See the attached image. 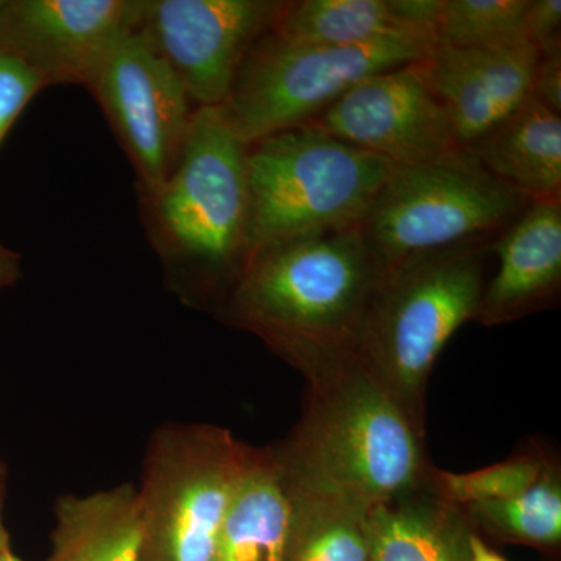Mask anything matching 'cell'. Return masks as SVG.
<instances>
[{
	"label": "cell",
	"mask_w": 561,
	"mask_h": 561,
	"mask_svg": "<svg viewBox=\"0 0 561 561\" xmlns=\"http://www.w3.org/2000/svg\"><path fill=\"white\" fill-rule=\"evenodd\" d=\"M305 379L301 419L273 445L291 489L368 512L430 483L424 423L357 354Z\"/></svg>",
	"instance_id": "1"
},
{
	"label": "cell",
	"mask_w": 561,
	"mask_h": 561,
	"mask_svg": "<svg viewBox=\"0 0 561 561\" xmlns=\"http://www.w3.org/2000/svg\"><path fill=\"white\" fill-rule=\"evenodd\" d=\"M382 272L359 227L265 243L214 316L308 376L357 354Z\"/></svg>",
	"instance_id": "2"
},
{
	"label": "cell",
	"mask_w": 561,
	"mask_h": 561,
	"mask_svg": "<svg viewBox=\"0 0 561 561\" xmlns=\"http://www.w3.org/2000/svg\"><path fill=\"white\" fill-rule=\"evenodd\" d=\"M139 201L169 290L219 311L251 256V202L247 144L217 106L195 108L171 175Z\"/></svg>",
	"instance_id": "3"
},
{
	"label": "cell",
	"mask_w": 561,
	"mask_h": 561,
	"mask_svg": "<svg viewBox=\"0 0 561 561\" xmlns=\"http://www.w3.org/2000/svg\"><path fill=\"white\" fill-rule=\"evenodd\" d=\"M490 253L478 243L421 254L383 271L373 294L357 356L421 423L435 360L478 312Z\"/></svg>",
	"instance_id": "4"
},
{
	"label": "cell",
	"mask_w": 561,
	"mask_h": 561,
	"mask_svg": "<svg viewBox=\"0 0 561 561\" xmlns=\"http://www.w3.org/2000/svg\"><path fill=\"white\" fill-rule=\"evenodd\" d=\"M393 168L308 124L250 144L251 251L359 227Z\"/></svg>",
	"instance_id": "5"
},
{
	"label": "cell",
	"mask_w": 561,
	"mask_h": 561,
	"mask_svg": "<svg viewBox=\"0 0 561 561\" xmlns=\"http://www.w3.org/2000/svg\"><path fill=\"white\" fill-rule=\"evenodd\" d=\"M437 38L421 33L357 46H317L265 33L247 54L227 101L217 108L243 144L316 119L362 80L426 60Z\"/></svg>",
	"instance_id": "6"
},
{
	"label": "cell",
	"mask_w": 561,
	"mask_h": 561,
	"mask_svg": "<svg viewBox=\"0 0 561 561\" xmlns=\"http://www.w3.org/2000/svg\"><path fill=\"white\" fill-rule=\"evenodd\" d=\"M530 202L459 151L394 165L359 230L387 271L421 254L491 243Z\"/></svg>",
	"instance_id": "7"
},
{
	"label": "cell",
	"mask_w": 561,
	"mask_h": 561,
	"mask_svg": "<svg viewBox=\"0 0 561 561\" xmlns=\"http://www.w3.org/2000/svg\"><path fill=\"white\" fill-rule=\"evenodd\" d=\"M249 446L210 424L171 423L153 432L136 491L140 561H214Z\"/></svg>",
	"instance_id": "8"
},
{
	"label": "cell",
	"mask_w": 561,
	"mask_h": 561,
	"mask_svg": "<svg viewBox=\"0 0 561 561\" xmlns=\"http://www.w3.org/2000/svg\"><path fill=\"white\" fill-rule=\"evenodd\" d=\"M87 90L135 169L139 197L160 190L179 161L197 108L171 66L136 28L114 44Z\"/></svg>",
	"instance_id": "9"
},
{
	"label": "cell",
	"mask_w": 561,
	"mask_h": 561,
	"mask_svg": "<svg viewBox=\"0 0 561 561\" xmlns=\"http://www.w3.org/2000/svg\"><path fill=\"white\" fill-rule=\"evenodd\" d=\"M284 5L283 0H140L138 31L171 66L192 103L216 108Z\"/></svg>",
	"instance_id": "10"
},
{
	"label": "cell",
	"mask_w": 561,
	"mask_h": 561,
	"mask_svg": "<svg viewBox=\"0 0 561 561\" xmlns=\"http://www.w3.org/2000/svg\"><path fill=\"white\" fill-rule=\"evenodd\" d=\"M423 61L362 80L308 125L394 165L459 153L453 122L432 90Z\"/></svg>",
	"instance_id": "11"
},
{
	"label": "cell",
	"mask_w": 561,
	"mask_h": 561,
	"mask_svg": "<svg viewBox=\"0 0 561 561\" xmlns=\"http://www.w3.org/2000/svg\"><path fill=\"white\" fill-rule=\"evenodd\" d=\"M140 0H5L0 51L35 70L47 88H87L114 44L139 24Z\"/></svg>",
	"instance_id": "12"
},
{
	"label": "cell",
	"mask_w": 561,
	"mask_h": 561,
	"mask_svg": "<svg viewBox=\"0 0 561 561\" xmlns=\"http://www.w3.org/2000/svg\"><path fill=\"white\" fill-rule=\"evenodd\" d=\"M538 58L531 44L496 50L434 47L423 61L424 70L448 111L460 150L530 99Z\"/></svg>",
	"instance_id": "13"
},
{
	"label": "cell",
	"mask_w": 561,
	"mask_h": 561,
	"mask_svg": "<svg viewBox=\"0 0 561 561\" xmlns=\"http://www.w3.org/2000/svg\"><path fill=\"white\" fill-rule=\"evenodd\" d=\"M496 275L486 280L474 321L497 327L556 305L561 287V198L530 205L490 243Z\"/></svg>",
	"instance_id": "14"
},
{
	"label": "cell",
	"mask_w": 561,
	"mask_h": 561,
	"mask_svg": "<svg viewBox=\"0 0 561 561\" xmlns=\"http://www.w3.org/2000/svg\"><path fill=\"white\" fill-rule=\"evenodd\" d=\"M294 511V490L275 448L249 446L214 561H283Z\"/></svg>",
	"instance_id": "15"
},
{
	"label": "cell",
	"mask_w": 561,
	"mask_h": 561,
	"mask_svg": "<svg viewBox=\"0 0 561 561\" xmlns=\"http://www.w3.org/2000/svg\"><path fill=\"white\" fill-rule=\"evenodd\" d=\"M365 529L370 561H471L474 529L432 479L368 511Z\"/></svg>",
	"instance_id": "16"
},
{
	"label": "cell",
	"mask_w": 561,
	"mask_h": 561,
	"mask_svg": "<svg viewBox=\"0 0 561 561\" xmlns=\"http://www.w3.org/2000/svg\"><path fill=\"white\" fill-rule=\"evenodd\" d=\"M461 151L530 201L561 198V116L531 95Z\"/></svg>",
	"instance_id": "17"
},
{
	"label": "cell",
	"mask_w": 561,
	"mask_h": 561,
	"mask_svg": "<svg viewBox=\"0 0 561 561\" xmlns=\"http://www.w3.org/2000/svg\"><path fill=\"white\" fill-rule=\"evenodd\" d=\"M49 561H140V518L135 486L124 483L87 496L66 494L55 507Z\"/></svg>",
	"instance_id": "18"
},
{
	"label": "cell",
	"mask_w": 561,
	"mask_h": 561,
	"mask_svg": "<svg viewBox=\"0 0 561 561\" xmlns=\"http://www.w3.org/2000/svg\"><path fill=\"white\" fill-rule=\"evenodd\" d=\"M272 32L317 46H357L404 33L432 35L421 27L415 0L286 2Z\"/></svg>",
	"instance_id": "19"
},
{
	"label": "cell",
	"mask_w": 561,
	"mask_h": 561,
	"mask_svg": "<svg viewBox=\"0 0 561 561\" xmlns=\"http://www.w3.org/2000/svg\"><path fill=\"white\" fill-rule=\"evenodd\" d=\"M294 496V522L283 561H370L367 511L295 490Z\"/></svg>",
	"instance_id": "20"
},
{
	"label": "cell",
	"mask_w": 561,
	"mask_h": 561,
	"mask_svg": "<svg viewBox=\"0 0 561 561\" xmlns=\"http://www.w3.org/2000/svg\"><path fill=\"white\" fill-rule=\"evenodd\" d=\"M461 511L472 529L479 527L505 541L556 548L561 541L560 468L551 461L529 490L512 500L482 502Z\"/></svg>",
	"instance_id": "21"
},
{
	"label": "cell",
	"mask_w": 561,
	"mask_h": 561,
	"mask_svg": "<svg viewBox=\"0 0 561 561\" xmlns=\"http://www.w3.org/2000/svg\"><path fill=\"white\" fill-rule=\"evenodd\" d=\"M527 0H443L437 44L456 49H513L529 44Z\"/></svg>",
	"instance_id": "22"
},
{
	"label": "cell",
	"mask_w": 561,
	"mask_h": 561,
	"mask_svg": "<svg viewBox=\"0 0 561 561\" xmlns=\"http://www.w3.org/2000/svg\"><path fill=\"white\" fill-rule=\"evenodd\" d=\"M546 457L541 449L529 448L511 459L463 474L434 467L432 485L446 501L461 508L482 502L512 500L540 479L552 461Z\"/></svg>",
	"instance_id": "23"
},
{
	"label": "cell",
	"mask_w": 561,
	"mask_h": 561,
	"mask_svg": "<svg viewBox=\"0 0 561 561\" xmlns=\"http://www.w3.org/2000/svg\"><path fill=\"white\" fill-rule=\"evenodd\" d=\"M46 88L47 84L35 70L0 51V144L32 99Z\"/></svg>",
	"instance_id": "24"
},
{
	"label": "cell",
	"mask_w": 561,
	"mask_h": 561,
	"mask_svg": "<svg viewBox=\"0 0 561 561\" xmlns=\"http://www.w3.org/2000/svg\"><path fill=\"white\" fill-rule=\"evenodd\" d=\"M527 41L540 55L561 51V0H527L524 13Z\"/></svg>",
	"instance_id": "25"
},
{
	"label": "cell",
	"mask_w": 561,
	"mask_h": 561,
	"mask_svg": "<svg viewBox=\"0 0 561 561\" xmlns=\"http://www.w3.org/2000/svg\"><path fill=\"white\" fill-rule=\"evenodd\" d=\"M531 98L561 116V51L538 58Z\"/></svg>",
	"instance_id": "26"
},
{
	"label": "cell",
	"mask_w": 561,
	"mask_h": 561,
	"mask_svg": "<svg viewBox=\"0 0 561 561\" xmlns=\"http://www.w3.org/2000/svg\"><path fill=\"white\" fill-rule=\"evenodd\" d=\"M21 278V256L0 242V289L14 286Z\"/></svg>",
	"instance_id": "27"
},
{
	"label": "cell",
	"mask_w": 561,
	"mask_h": 561,
	"mask_svg": "<svg viewBox=\"0 0 561 561\" xmlns=\"http://www.w3.org/2000/svg\"><path fill=\"white\" fill-rule=\"evenodd\" d=\"M7 472L5 465L0 461V551H11L10 535L7 530L5 523H3V507H5L7 496Z\"/></svg>",
	"instance_id": "28"
},
{
	"label": "cell",
	"mask_w": 561,
	"mask_h": 561,
	"mask_svg": "<svg viewBox=\"0 0 561 561\" xmlns=\"http://www.w3.org/2000/svg\"><path fill=\"white\" fill-rule=\"evenodd\" d=\"M471 561H507L500 553L494 552L481 540L479 535L471 537Z\"/></svg>",
	"instance_id": "29"
},
{
	"label": "cell",
	"mask_w": 561,
	"mask_h": 561,
	"mask_svg": "<svg viewBox=\"0 0 561 561\" xmlns=\"http://www.w3.org/2000/svg\"><path fill=\"white\" fill-rule=\"evenodd\" d=\"M0 561H22L11 551H0Z\"/></svg>",
	"instance_id": "30"
},
{
	"label": "cell",
	"mask_w": 561,
	"mask_h": 561,
	"mask_svg": "<svg viewBox=\"0 0 561 561\" xmlns=\"http://www.w3.org/2000/svg\"><path fill=\"white\" fill-rule=\"evenodd\" d=\"M3 5H5V0H0V10L3 9Z\"/></svg>",
	"instance_id": "31"
}]
</instances>
